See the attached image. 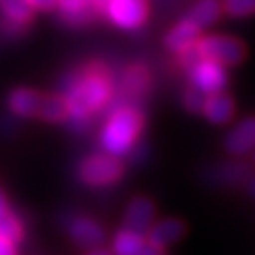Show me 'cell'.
I'll return each mask as SVG.
<instances>
[{"label":"cell","instance_id":"obj_1","mask_svg":"<svg viewBox=\"0 0 255 255\" xmlns=\"http://www.w3.org/2000/svg\"><path fill=\"white\" fill-rule=\"evenodd\" d=\"M112 78L104 64H89L72 74V82L64 83V101L68 119L76 127L89 123V119L112 101Z\"/></svg>","mask_w":255,"mask_h":255},{"label":"cell","instance_id":"obj_2","mask_svg":"<svg viewBox=\"0 0 255 255\" xmlns=\"http://www.w3.org/2000/svg\"><path fill=\"white\" fill-rule=\"evenodd\" d=\"M144 127L142 112L132 106H119L110 114L101 132V144L110 155H125L134 147L140 130Z\"/></svg>","mask_w":255,"mask_h":255},{"label":"cell","instance_id":"obj_3","mask_svg":"<svg viewBox=\"0 0 255 255\" xmlns=\"http://www.w3.org/2000/svg\"><path fill=\"white\" fill-rule=\"evenodd\" d=\"M195 51L199 55V59H206L221 66H237L246 59L248 47L238 38L210 34L195 42Z\"/></svg>","mask_w":255,"mask_h":255},{"label":"cell","instance_id":"obj_4","mask_svg":"<svg viewBox=\"0 0 255 255\" xmlns=\"http://www.w3.org/2000/svg\"><path fill=\"white\" fill-rule=\"evenodd\" d=\"M123 163L116 155H91L80 164V178L89 185H110L123 176Z\"/></svg>","mask_w":255,"mask_h":255},{"label":"cell","instance_id":"obj_5","mask_svg":"<svg viewBox=\"0 0 255 255\" xmlns=\"http://www.w3.org/2000/svg\"><path fill=\"white\" fill-rule=\"evenodd\" d=\"M104 11L116 27L134 30L146 23L147 2L146 0H108Z\"/></svg>","mask_w":255,"mask_h":255},{"label":"cell","instance_id":"obj_6","mask_svg":"<svg viewBox=\"0 0 255 255\" xmlns=\"http://www.w3.org/2000/svg\"><path fill=\"white\" fill-rule=\"evenodd\" d=\"M187 76L193 87L201 89L202 93L223 91L229 83V76L225 72V66L218 63H212L206 59L195 61L191 66H187Z\"/></svg>","mask_w":255,"mask_h":255},{"label":"cell","instance_id":"obj_7","mask_svg":"<svg viewBox=\"0 0 255 255\" xmlns=\"http://www.w3.org/2000/svg\"><path fill=\"white\" fill-rule=\"evenodd\" d=\"M254 172L250 163L246 161H227L219 163L206 170V180L212 185H238L248 180V176Z\"/></svg>","mask_w":255,"mask_h":255},{"label":"cell","instance_id":"obj_8","mask_svg":"<svg viewBox=\"0 0 255 255\" xmlns=\"http://www.w3.org/2000/svg\"><path fill=\"white\" fill-rule=\"evenodd\" d=\"M155 218V206L151 199L147 197H136L128 204L127 216H125V229L132 231L136 235L146 237L147 229L151 227Z\"/></svg>","mask_w":255,"mask_h":255},{"label":"cell","instance_id":"obj_9","mask_svg":"<svg viewBox=\"0 0 255 255\" xmlns=\"http://www.w3.org/2000/svg\"><path fill=\"white\" fill-rule=\"evenodd\" d=\"M225 149L233 155H244L255 149V116L244 118L225 136Z\"/></svg>","mask_w":255,"mask_h":255},{"label":"cell","instance_id":"obj_10","mask_svg":"<svg viewBox=\"0 0 255 255\" xmlns=\"http://www.w3.org/2000/svg\"><path fill=\"white\" fill-rule=\"evenodd\" d=\"M201 30L191 19L183 17L180 23H176L164 36V47L170 49L174 53H182L201 38Z\"/></svg>","mask_w":255,"mask_h":255},{"label":"cell","instance_id":"obj_11","mask_svg":"<svg viewBox=\"0 0 255 255\" xmlns=\"http://www.w3.org/2000/svg\"><path fill=\"white\" fill-rule=\"evenodd\" d=\"M201 114H204V118L216 123V125H223L231 121V118L235 116V101L233 97L223 91L208 93L204 97V104H202Z\"/></svg>","mask_w":255,"mask_h":255},{"label":"cell","instance_id":"obj_12","mask_svg":"<svg viewBox=\"0 0 255 255\" xmlns=\"http://www.w3.org/2000/svg\"><path fill=\"white\" fill-rule=\"evenodd\" d=\"M185 231L187 229H185V223H183L182 219L170 218L151 225V227L147 229L146 235H147V242H151V244H155V246L159 248H166L168 244H174L180 238H183Z\"/></svg>","mask_w":255,"mask_h":255},{"label":"cell","instance_id":"obj_13","mask_svg":"<svg viewBox=\"0 0 255 255\" xmlns=\"http://www.w3.org/2000/svg\"><path fill=\"white\" fill-rule=\"evenodd\" d=\"M40 102H42V95L38 91L28 87H17L9 93L8 108L17 118H34L38 116Z\"/></svg>","mask_w":255,"mask_h":255},{"label":"cell","instance_id":"obj_14","mask_svg":"<svg viewBox=\"0 0 255 255\" xmlns=\"http://www.w3.org/2000/svg\"><path fill=\"white\" fill-rule=\"evenodd\" d=\"M149 70L144 64H130L121 78V91L128 99H142L149 91Z\"/></svg>","mask_w":255,"mask_h":255},{"label":"cell","instance_id":"obj_15","mask_svg":"<svg viewBox=\"0 0 255 255\" xmlns=\"http://www.w3.org/2000/svg\"><path fill=\"white\" fill-rule=\"evenodd\" d=\"M0 13L11 32H21L32 21L34 9L25 0H0Z\"/></svg>","mask_w":255,"mask_h":255},{"label":"cell","instance_id":"obj_16","mask_svg":"<svg viewBox=\"0 0 255 255\" xmlns=\"http://www.w3.org/2000/svg\"><path fill=\"white\" fill-rule=\"evenodd\" d=\"M70 237L82 248H97L104 240V231L102 227L89 218H78L70 225Z\"/></svg>","mask_w":255,"mask_h":255},{"label":"cell","instance_id":"obj_17","mask_svg":"<svg viewBox=\"0 0 255 255\" xmlns=\"http://www.w3.org/2000/svg\"><path fill=\"white\" fill-rule=\"evenodd\" d=\"M223 13V6H221V0H199L189 13L185 15L187 19H191L193 23L199 28H204L216 23Z\"/></svg>","mask_w":255,"mask_h":255},{"label":"cell","instance_id":"obj_18","mask_svg":"<svg viewBox=\"0 0 255 255\" xmlns=\"http://www.w3.org/2000/svg\"><path fill=\"white\" fill-rule=\"evenodd\" d=\"M38 116L51 123L68 119V106H66L63 95H42Z\"/></svg>","mask_w":255,"mask_h":255},{"label":"cell","instance_id":"obj_19","mask_svg":"<svg viewBox=\"0 0 255 255\" xmlns=\"http://www.w3.org/2000/svg\"><path fill=\"white\" fill-rule=\"evenodd\" d=\"M146 238L142 235H136L132 231L123 229L119 233L116 240H114V254L116 255H136V252L140 250V246L144 244Z\"/></svg>","mask_w":255,"mask_h":255},{"label":"cell","instance_id":"obj_20","mask_svg":"<svg viewBox=\"0 0 255 255\" xmlns=\"http://www.w3.org/2000/svg\"><path fill=\"white\" fill-rule=\"evenodd\" d=\"M0 237L6 238L11 244H15L23 237V225H21V221L9 210H6L0 216Z\"/></svg>","mask_w":255,"mask_h":255},{"label":"cell","instance_id":"obj_21","mask_svg":"<svg viewBox=\"0 0 255 255\" xmlns=\"http://www.w3.org/2000/svg\"><path fill=\"white\" fill-rule=\"evenodd\" d=\"M221 6L231 17H248L255 13V0H223Z\"/></svg>","mask_w":255,"mask_h":255},{"label":"cell","instance_id":"obj_22","mask_svg":"<svg viewBox=\"0 0 255 255\" xmlns=\"http://www.w3.org/2000/svg\"><path fill=\"white\" fill-rule=\"evenodd\" d=\"M204 97H206V93H202L201 89L189 85L183 91V106H185L187 112H191V114H201L202 104H204Z\"/></svg>","mask_w":255,"mask_h":255},{"label":"cell","instance_id":"obj_23","mask_svg":"<svg viewBox=\"0 0 255 255\" xmlns=\"http://www.w3.org/2000/svg\"><path fill=\"white\" fill-rule=\"evenodd\" d=\"M30 8L34 9H42V11H49V9L57 8V0H25Z\"/></svg>","mask_w":255,"mask_h":255},{"label":"cell","instance_id":"obj_24","mask_svg":"<svg viewBox=\"0 0 255 255\" xmlns=\"http://www.w3.org/2000/svg\"><path fill=\"white\" fill-rule=\"evenodd\" d=\"M136 255H166V252H164V248H159L155 246V244H151V242L144 240V244L140 246Z\"/></svg>","mask_w":255,"mask_h":255},{"label":"cell","instance_id":"obj_25","mask_svg":"<svg viewBox=\"0 0 255 255\" xmlns=\"http://www.w3.org/2000/svg\"><path fill=\"white\" fill-rule=\"evenodd\" d=\"M0 255H15V248L6 238L0 237Z\"/></svg>","mask_w":255,"mask_h":255},{"label":"cell","instance_id":"obj_26","mask_svg":"<svg viewBox=\"0 0 255 255\" xmlns=\"http://www.w3.org/2000/svg\"><path fill=\"white\" fill-rule=\"evenodd\" d=\"M246 191H248V195H250V197H254V199H255V172H252L250 176H248Z\"/></svg>","mask_w":255,"mask_h":255},{"label":"cell","instance_id":"obj_27","mask_svg":"<svg viewBox=\"0 0 255 255\" xmlns=\"http://www.w3.org/2000/svg\"><path fill=\"white\" fill-rule=\"evenodd\" d=\"M6 210H8V206H6V199H4V195H2V191H0V216H2Z\"/></svg>","mask_w":255,"mask_h":255},{"label":"cell","instance_id":"obj_28","mask_svg":"<svg viewBox=\"0 0 255 255\" xmlns=\"http://www.w3.org/2000/svg\"><path fill=\"white\" fill-rule=\"evenodd\" d=\"M87 255H112L108 252V250H93L91 254H87Z\"/></svg>","mask_w":255,"mask_h":255}]
</instances>
